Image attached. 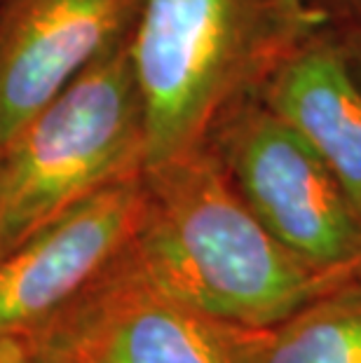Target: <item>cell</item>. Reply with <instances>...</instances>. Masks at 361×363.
Instances as JSON below:
<instances>
[{
    "instance_id": "1",
    "label": "cell",
    "mask_w": 361,
    "mask_h": 363,
    "mask_svg": "<svg viewBox=\"0 0 361 363\" xmlns=\"http://www.w3.org/2000/svg\"><path fill=\"white\" fill-rule=\"evenodd\" d=\"M127 251L169 296L251 328L279 326L361 277L289 251L235 190L211 145L143 169V211Z\"/></svg>"
},
{
    "instance_id": "2",
    "label": "cell",
    "mask_w": 361,
    "mask_h": 363,
    "mask_svg": "<svg viewBox=\"0 0 361 363\" xmlns=\"http://www.w3.org/2000/svg\"><path fill=\"white\" fill-rule=\"evenodd\" d=\"M277 0H143L129 50L145 118V167L209 145L298 35Z\"/></svg>"
},
{
    "instance_id": "3",
    "label": "cell",
    "mask_w": 361,
    "mask_h": 363,
    "mask_svg": "<svg viewBox=\"0 0 361 363\" xmlns=\"http://www.w3.org/2000/svg\"><path fill=\"white\" fill-rule=\"evenodd\" d=\"M129 33L0 148V258L82 199L143 172L145 118Z\"/></svg>"
},
{
    "instance_id": "4",
    "label": "cell",
    "mask_w": 361,
    "mask_h": 363,
    "mask_svg": "<svg viewBox=\"0 0 361 363\" xmlns=\"http://www.w3.org/2000/svg\"><path fill=\"white\" fill-rule=\"evenodd\" d=\"M209 145L247 206L289 251L314 267L361 274V220L343 185L256 91L221 115Z\"/></svg>"
},
{
    "instance_id": "5",
    "label": "cell",
    "mask_w": 361,
    "mask_h": 363,
    "mask_svg": "<svg viewBox=\"0 0 361 363\" xmlns=\"http://www.w3.org/2000/svg\"><path fill=\"white\" fill-rule=\"evenodd\" d=\"M272 328H251L169 296L122 256L26 337L73 363H260Z\"/></svg>"
},
{
    "instance_id": "6",
    "label": "cell",
    "mask_w": 361,
    "mask_h": 363,
    "mask_svg": "<svg viewBox=\"0 0 361 363\" xmlns=\"http://www.w3.org/2000/svg\"><path fill=\"white\" fill-rule=\"evenodd\" d=\"M143 211V172L94 192L0 258V337L64 312L122 256Z\"/></svg>"
},
{
    "instance_id": "7",
    "label": "cell",
    "mask_w": 361,
    "mask_h": 363,
    "mask_svg": "<svg viewBox=\"0 0 361 363\" xmlns=\"http://www.w3.org/2000/svg\"><path fill=\"white\" fill-rule=\"evenodd\" d=\"M0 148L132 30L143 0H0Z\"/></svg>"
},
{
    "instance_id": "8",
    "label": "cell",
    "mask_w": 361,
    "mask_h": 363,
    "mask_svg": "<svg viewBox=\"0 0 361 363\" xmlns=\"http://www.w3.org/2000/svg\"><path fill=\"white\" fill-rule=\"evenodd\" d=\"M256 94L301 134L361 220V75L317 24L277 59Z\"/></svg>"
},
{
    "instance_id": "9",
    "label": "cell",
    "mask_w": 361,
    "mask_h": 363,
    "mask_svg": "<svg viewBox=\"0 0 361 363\" xmlns=\"http://www.w3.org/2000/svg\"><path fill=\"white\" fill-rule=\"evenodd\" d=\"M260 363H361V277L274 326Z\"/></svg>"
},
{
    "instance_id": "10",
    "label": "cell",
    "mask_w": 361,
    "mask_h": 363,
    "mask_svg": "<svg viewBox=\"0 0 361 363\" xmlns=\"http://www.w3.org/2000/svg\"><path fill=\"white\" fill-rule=\"evenodd\" d=\"M305 5L361 75V0H305Z\"/></svg>"
},
{
    "instance_id": "11",
    "label": "cell",
    "mask_w": 361,
    "mask_h": 363,
    "mask_svg": "<svg viewBox=\"0 0 361 363\" xmlns=\"http://www.w3.org/2000/svg\"><path fill=\"white\" fill-rule=\"evenodd\" d=\"M0 363H45L26 335L0 337Z\"/></svg>"
},
{
    "instance_id": "12",
    "label": "cell",
    "mask_w": 361,
    "mask_h": 363,
    "mask_svg": "<svg viewBox=\"0 0 361 363\" xmlns=\"http://www.w3.org/2000/svg\"><path fill=\"white\" fill-rule=\"evenodd\" d=\"M277 3L294 21H317L314 19V14L307 10L305 0H277Z\"/></svg>"
},
{
    "instance_id": "13",
    "label": "cell",
    "mask_w": 361,
    "mask_h": 363,
    "mask_svg": "<svg viewBox=\"0 0 361 363\" xmlns=\"http://www.w3.org/2000/svg\"><path fill=\"white\" fill-rule=\"evenodd\" d=\"M30 342V340H28ZM33 345V342H30ZM33 350L38 352V357H40L45 363H73V361H68V359H64V357H59V354H52V352H45V350H40V347H35L33 345Z\"/></svg>"
}]
</instances>
